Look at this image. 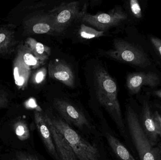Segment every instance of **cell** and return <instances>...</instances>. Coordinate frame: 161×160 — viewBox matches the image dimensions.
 I'll list each match as a JSON object with an SVG mask.
<instances>
[{
  "label": "cell",
  "mask_w": 161,
  "mask_h": 160,
  "mask_svg": "<svg viewBox=\"0 0 161 160\" xmlns=\"http://www.w3.org/2000/svg\"><path fill=\"white\" fill-rule=\"evenodd\" d=\"M160 83L159 77L153 72H135L130 74L127 78L126 85L132 94L139 93L143 86L155 87Z\"/></svg>",
  "instance_id": "9"
},
{
  "label": "cell",
  "mask_w": 161,
  "mask_h": 160,
  "mask_svg": "<svg viewBox=\"0 0 161 160\" xmlns=\"http://www.w3.org/2000/svg\"><path fill=\"white\" fill-rule=\"evenodd\" d=\"M127 17V15L120 6L115 7L108 13H98L96 15L87 14L86 8H83L77 20L92 25L99 31L105 32L120 24L126 19Z\"/></svg>",
  "instance_id": "6"
},
{
  "label": "cell",
  "mask_w": 161,
  "mask_h": 160,
  "mask_svg": "<svg viewBox=\"0 0 161 160\" xmlns=\"http://www.w3.org/2000/svg\"><path fill=\"white\" fill-rule=\"evenodd\" d=\"M46 74H47V70L45 68H42L39 70L35 77L36 82L37 84L42 82L46 78Z\"/></svg>",
  "instance_id": "21"
},
{
  "label": "cell",
  "mask_w": 161,
  "mask_h": 160,
  "mask_svg": "<svg viewBox=\"0 0 161 160\" xmlns=\"http://www.w3.org/2000/svg\"><path fill=\"white\" fill-rule=\"evenodd\" d=\"M53 106L58 115L71 126L85 133L92 132L94 126L86 115L71 101L64 99H55Z\"/></svg>",
  "instance_id": "4"
},
{
  "label": "cell",
  "mask_w": 161,
  "mask_h": 160,
  "mask_svg": "<svg viewBox=\"0 0 161 160\" xmlns=\"http://www.w3.org/2000/svg\"><path fill=\"white\" fill-rule=\"evenodd\" d=\"M142 120L145 132L154 143L159 135V132L154 120V115L152 114L150 106L147 101L144 103L143 107Z\"/></svg>",
  "instance_id": "12"
},
{
  "label": "cell",
  "mask_w": 161,
  "mask_h": 160,
  "mask_svg": "<svg viewBox=\"0 0 161 160\" xmlns=\"http://www.w3.org/2000/svg\"><path fill=\"white\" fill-rule=\"evenodd\" d=\"M154 95L161 99V89H159V90L154 91Z\"/></svg>",
  "instance_id": "25"
},
{
  "label": "cell",
  "mask_w": 161,
  "mask_h": 160,
  "mask_svg": "<svg viewBox=\"0 0 161 160\" xmlns=\"http://www.w3.org/2000/svg\"><path fill=\"white\" fill-rule=\"evenodd\" d=\"M16 83L19 85H22L24 84L25 79L23 77H19L18 79L15 80Z\"/></svg>",
  "instance_id": "24"
},
{
  "label": "cell",
  "mask_w": 161,
  "mask_h": 160,
  "mask_svg": "<svg viewBox=\"0 0 161 160\" xmlns=\"http://www.w3.org/2000/svg\"><path fill=\"white\" fill-rule=\"evenodd\" d=\"M15 133L21 140H27L30 136L28 127L24 122H18L14 125Z\"/></svg>",
  "instance_id": "17"
},
{
  "label": "cell",
  "mask_w": 161,
  "mask_h": 160,
  "mask_svg": "<svg viewBox=\"0 0 161 160\" xmlns=\"http://www.w3.org/2000/svg\"><path fill=\"white\" fill-rule=\"evenodd\" d=\"M125 116L130 135L140 160H159L158 152L152 147L136 112L130 106L127 107Z\"/></svg>",
  "instance_id": "3"
},
{
  "label": "cell",
  "mask_w": 161,
  "mask_h": 160,
  "mask_svg": "<svg viewBox=\"0 0 161 160\" xmlns=\"http://www.w3.org/2000/svg\"><path fill=\"white\" fill-rule=\"evenodd\" d=\"M34 20L32 30L35 34H57L54 27L52 18L49 13L41 15Z\"/></svg>",
  "instance_id": "14"
},
{
  "label": "cell",
  "mask_w": 161,
  "mask_h": 160,
  "mask_svg": "<svg viewBox=\"0 0 161 160\" xmlns=\"http://www.w3.org/2000/svg\"><path fill=\"white\" fill-rule=\"evenodd\" d=\"M129 5L132 15L137 18H142V13L139 1L137 0H130L129 2Z\"/></svg>",
  "instance_id": "18"
},
{
  "label": "cell",
  "mask_w": 161,
  "mask_h": 160,
  "mask_svg": "<svg viewBox=\"0 0 161 160\" xmlns=\"http://www.w3.org/2000/svg\"><path fill=\"white\" fill-rule=\"evenodd\" d=\"M16 157L18 160H41L33 155L24 152L17 153Z\"/></svg>",
  "instance_id": "20"
},
{
  "label": "cell",
  "mask_w": 161,
  "mask_h": 160,
  "mask_svg": "<svg viewBox=\"0 0 161 160\" xmlns=\"http://www.w3.org/2000/svg\"></svg>",
  "instance_id": "28"
},
{
  "label": "cell",
  "mask_w": 161,
  "mask_h": 160,
  "mask_svg": "<svg viewBox=\"0 0 161 160\" xmlns=\"http://www.w3.org/2000/svg\"><path fill=\"white\" fill-rule=\"evenodd\" d=\"M23 60L26 65L31 66H37L39 65V59L30 52L26 53L23 56Z\"/></svg>",
  "instance_id": "19"
},
{
  "label": "cell",
  "mask_w": 161,
  "mask_h": 160,
  "mask_svg": "<svg viewBox=\"0 0 161 160\" xmlns=\"http://www.w3.org/2000/svg\"><path fill=\"white\" fill-rule=\"evenodd\" d=\"M150 39L151 43L161 56V39L156 37L151 38Z\"/></svg>",
  "instance_id": "22"
},
{
  "label": "cell",
  "mask_w": 161,
  "mask_h": 160,
  "mask_svg": "<svg viewBox=\"0 0 161 160\" xmlns=\"http://www.w3.org/2000/svg\"><path fill=\"white\" fill-rule=\"evenodd\" d=\"M97 98L99 104L109 115L124 137L126 134L125 126L118 98V88L114 80L102 68L94 72Z\"/></svg>",
  "instance_id": "1"
},
{
  "label": "cell",
  "mask_w": 161,
  "mask_h": 160,
  "mask_svg": "<svg viewBox=\"0 0 161 160\" xmlns=\"http://www.w3.org/2000/svg\"><path fill=\"white\" fill-rule=\"evenodd\" d=\"M154 118L158 129L159 135L161 137V116L160 114L158 111H156L155 114H154Z\"/></svg>",
  "instance_id": "23"
},
{
  "label": "cell",
  "mask_w": 161,
  "mask_h": 160,
  "mask_svg": "<svg viewBox=\"0 0 161 160\" xmlns=\"http://www.w3.org/2000/svg\"><path fill=\"white\" fill-rule=\"evenodd\" d=\"M14 78H15V80H16V79L19 78V70H18V68H16L14 69Z\"/></svg>",
  "instance_id": "26"
},
{
  "label": "cell",
  "mask_w": 161,
  "mask_h": 160,
  "mask_svg": "<svg viewBox=\"0 0 161 160\" xmlns=\"http://www.w3.org/2000/svg\"><path fill=\"white\" fill-rule=\"evenodd\" d=\"M29 42L36 57L39 60L44 61L48 59L51 54V49L50 47L40 42H37L33 39H30Z\"/></svg>",
  "instance_id": "15"
},
{
  "label": "cell",
  "mask_w": 161,
  "mask_h": 160,
  "mask_svg": "<svg viewBox=\"0 0 161 160\" xmlns=\"http://www.w3.org/2000/svg\"><path fill=\"white\" fill-rule=\"evenodd\" d=\"M104 135L112 151L119 159L136 160L127 148L110 132L105 131Z\"/></svg>",
  "instance_id": "13"
},
{
  "label": "cell",
  "mask_w": 161,
  "mask_h": 160,
  "mask_svg": "<svg viewBox=\"0 0 161 160\" xmlns=\"http://www.w3.org/2000/svg\"><path fill=\"white\" fill-rule=\"evenodd\" d=\"M104 31H98L84 24H81L79 30L80 37L85 39H92L100 37L104 35Z\"/></svg>",
  "instance_id": "16"
},
{
  "label": "cell",
  "mask_w": 161,
  "mask_h": 160,
  "mask_svg": "<svg viewBox=\"0 0 161 160\" xmlns=\"http://www.w3.org/2000/svg\"><path fill=\"white\" fill-rule=\"evenodd\" d=\"M106 54L113 59L137 66H147L150 65L147 54L137 46L120 39H115L112 49Z\"/></svg>",
  "instance_id": "5"
},
{
  "label": "cell",
  "mask_w": 161,
  "mask_h": 160,
  "mask_svg": "<svg viewBox=\"0 0 161 160\" xmlns=\"http://www.w3.org/2000/svg\"><path fill=\"white\" fill-rule=\"evenodd\" d=\"M53 125L61 133L73 150L78 160H101L97 147L86 141L72 127L52 111H46Z\"/></svg>",
  "instance_id": "2"
},
{
  "label": "cell",
  "mask_w": 161,
  "mask_h": 160,
  "mask_svg": "<svg viewBox=\"0 0 161 160\" xmlns=\"http://www.w3.org/2000/svg\"><path fill=\"white\" fill-rule=\"evenodd\" d=\"M50 78L60 82L69 87H74L75 76L71 67L66 62L59 59L50 61L48 66Z\"/></svg>",
  "instance_id": "8"
},
{
  "label": "cell",
  "mask_w": 161,
  "mask_h": 160,
  "mask_svg": "<svg viewBox=\"0 0 161 160\" xmlns=\"http://www.w3.org/2000/svg\"><path fill=\"white\" fill-rule=\"evenodd\" d=\"M6 38L5 35L4 34H0V43L3 42Z\"/></svg>",
  "instance_id": "27"
},
{
  "label": "cell",
  "mask_w": 161,
  "mask_h": 160,
  "mask_svg": "<svg viewBox=\"0 0 161 160\" xmlns=\"http://www.w3.org/2000/svg\"><path fill=\"white\" fill-rule=\"evenodd\" d=\"M44 118L51 131L54 144L60 160H78L64 136L54 126L48 116L43 113Z\"/></svg>",
  "instance_id": "10"
},
{
  "label": "cell",
  "mask_w": 161,
  "mask_h": 160,
  "mask_svg": "<svg viewBox=\"0 0 161 160\" xmlns=\"http://www.w3.org/2000/svg\"><path fill=\"white\" fill-rule=\"evenodd\" d=\"M78 2L63 3L49 11L57 35L63 33L75 19H78L81 10Z\"/></svg>",
  "instance_id": "7"
},
{
  "label": "cell",
  "mask_w": 161,
  "mask_h": 160,
  "mask_svg": "<svg viewBox=\"0 0 161 160\" xmlns=\"http://www.w3.org/2000/svg\"><path fill=\"white\" fill-rule=\"evenodd\" d=\"M35 121L40 136L50 156L55 160H60L56 150L51 131L46 123L43 114L35 112Z\"/></svg>",
  "instance_id": "11"
}]
</instances>
